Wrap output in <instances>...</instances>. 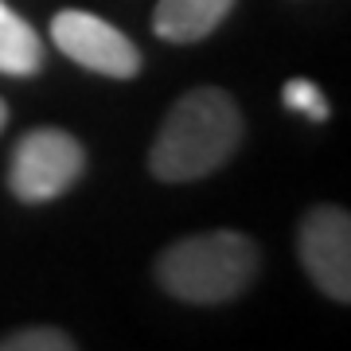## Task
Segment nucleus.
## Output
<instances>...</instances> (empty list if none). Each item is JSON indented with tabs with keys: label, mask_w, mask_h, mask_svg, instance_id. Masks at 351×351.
<instances>
[{
	"label": "nucleus",
	"mask_w": 351,
	"mask_h": 351,
	"mask_svg": "<svg viewBox=\"0 0 351 351\" xmlns=\"http://www.w3.org/2000/svg\"><path fill=\"white\" fill-rule=\"evenodd\" d=\"M242 141V113L219 86H199L176 101L164 117L149 168L164 184H191L234 156Z\"/></svg>",
	"instance_id": "f257e3e1"
},
{
	"label": "nucleus",
	"mask_w": 351,
	"mask_h": 351,
	"mask_svg": "<svg viewBox=\"0 0 351 351\" xmlns=\"http://www.w3.org/2000/svg\"><path fill=\"white\" fill-rule=\"evenodd\" d=\"M258 274V246L239 230H207L172 242L156 258L160 285L191 304L234 301Z\"/></svg>",
	"instance_id": "f03ea898"
},
{
	"label": "nucleus",
	"mask_w": 351,
	"mask_h": 351,
	"mask_svg": "<svg viewBox=\"0 0 351 351\" xmlns=\"http://www.w3.org/2000/svg\"><path fill=\"white\" fill-rule=\"evenodd\" d=\"M86 168V152L71 133L63 129H32L20 137L8 168L12 195L24 203H51L59 199L66 188H75V180Z\"/></svg>",
	"instance_id": "7ed1b4c3"
},
{
	"label": "nucleus",
	"mask_w": 351,
	"mask_h": 351,
	"mask_svg": "<svg viewBox=\"0 0 351 351\" xmlns=\"http://www.w3.org/2000/svg\"><path fill=\"white\" fill-rule=\"evenodd\" d=\"M304 274L332 301H351V219L343 207H313L297 234Z\"/></svg>",
	"instance_id": "20e7f679"
},
{
	"label": "nucleus",
	"mask_w": 351,
	"mask_h": 351,
	"mask_svg": "<svg viewBox=\"0 0 351 351\" xmlns=\"http://www.w3.org/2000/svg\"><path fill=\"white\" fill-rule=\"evenodd\" d=\"M51 36L66 59H75L78 66H86L94 75L133 78L141 71V51L133 47V39L125 32H117L113 24H106L101 16L66 8V12L55 16Z\"/></svg>",
	"instance_id": "39448f33"
},
{
	"label": "nucleus",
	"mask_w": 351,
	"mask_h": 351,
	"mask_svg": "<svg viewBox=\"0 0 351 351\" xmlns=\"http://www.w3.org/2000/svg\"><path fill=\"white\" fill-rule=\"evenodd\" d=\"M234 8V0H160L152 27L168 43H195L211 36Z\"/></svg>",
	"instance_id": "423d86ee"
},
{
	"label": "nucleus",
	"mask_w": 351,
	"mask_h": 351,
	"mask_svg": "<svg viewBox=\"0 0 351 351\" xmlns=\"http://www.w3.org/2000/svg\"><path fill=\"white\" fill-rule=\"evenodd\" d=\"M39 66H43V39L24 16L0 0V75L24 78L36 75Z\"/></svg>",
	"instance_id": "0eeeda50"
},
{
	"label": "nucleus",
	"mask_w": 351,
	"mask_h": 351,
	"mask_svg": "<svg viewBox=\"0 0 351 351\" xmlns=\"http://www.w3.org/2000/svg\"><path fill=\"white\" fill-rule=\"evenodd\" d=\"M75 339L59 332V328H24L12 332L8 339H0V351H71Z\"/></svg>",
	"instance_id": "6e6552de"
},
{
	"label": "nucleus",
	"mask_w": 351,
	"mask_h": 351,
	"mask_svg": "<svg viewBox=\"0 0 351 351\" xmlns=\"http://www.w3.org/2000/svg\"><path fill=\"white\" fill-rule=\"evenodd\" d=\"M281 98H285L289 110L304 113L308 121H324V117H328L324 94H320V86L308 82V78H293V82H285V94H281Z\"/></svg>",
	"instance_id": "1a4fd4ad"
},
{
	"label": "nucleus",
	"mask_w": 351,
	"mask_h": 351,
	"mask_svg": "<svg viewBox=\"0 0 351 351\" xmlns=\"http://www.w3.org/2000/svg\"><path fill=\"white\" fill-rule=\"evenodd\" d=\"M4 121H8V106H4V98H0V129H4Z\"/></svg>",
	"instance_id": "9d476101"
}]
</instances>
